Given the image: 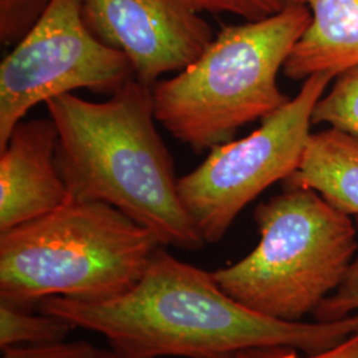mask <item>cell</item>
<instances>
[{
	"label": "cell",
	"instance_id": "d6986e66",
	"mask_svg": "<svg viewBox=\"0 0 358 358\" xmlns=\"http://www.w3.org/2000/svg\"><path fill=\"white\" fill-rule=\"evenodd\" d=\"M96 358H117L112 352H105V350H100V353L97 355Z\"/></svg>",
	"mask_w": 358,
	"mask_h": 358
},
{
	"label": "cell",
	"instance_id": "e0dca14e",
	"mask_svg": "<svg viewBox=\"0 0 358 358\" xmlns=\"http://www.w3.org/2000/svg\"><path fill=\"white\" fill-rule=\"evenodd\" d=\"M100 353L87 341L56 343L47 345L11 346L3 349L1 358H96Z\"/></svg>",
	"mask_w": 358,
	"mask_h": 358
},
{
	"label": "cell",
	"instance_id": "ba28073f",
	"mask_svg": "<svg viewBox=\"0 0 358 358\" xmlns=\"http://www.w3.org/2000/svg\"><path fill=\"white\" fill-rule=\"evenodd\" d=\"M195 0H84L96 38L122 52L134 78L153 87L195 62L214 38Z\"/></svg>",
	"mask_w": 358,
	"mask_h": 358
},
{
	"label": "cell",
	"instance_id": "52a82bcc",
	"mask_svg": "<svg viewBox=\"0 0 358 358\" xmlns=\"http://www.w3.org/2000/svg\"><path fill=\"white\" fill-rule=\"evenodd\" d=\"M84 0H53L0 65V149L38 103L87 90L112 96L134 78L128 57L93 35Z\"/></svg>",
	"mask_w": 358,
	"mask_h": 358
},
{
	"label": "cell",
	"instance_id": "4fadbf2b",
	"mask_svg": "<svg viewBox=\"0 0 358 358\" xmlns=\"http://www.w3.org/2000/svg\"><path fill=\"white\" fill-rule=\"evenodd\" d=\"M312 124L358 137V65L336 76L332 90L322 94L312 115Z\"/></svg>",
	"mask_w": 358,
	"mask_h": 358
},
{
	"label": "cell",
	"instance_id": "9a60e30c",
	"mask_svg": "<svg viewBox=\"0 0 358 358\" xmlns=\"http://www.w3.org/2000/svg\"><path fill=\"white\" fill-rule=\"evenodd\" d=\"M358 229V217H355ZM358 313V251L343 284L313 313L319 322L343 320Z\"/></svg>",
	"mask_w": 358,
	"mask_h": 358
},
{
	"label": "cell",
	"instance_id": "6da1fadb",
	"mask_svg": "<svg viewBox=\"0 0 358 358\" xmlns=\"http://www.w3.org/2000/svg\"><path fill=\"white\" fill-rule=\"evenodd\" d=\"M38 309L73 328L103 334L117 358H236L264 346L315 355L358 332V313L332 322L264 317L226 294L213 272L161 247L127 294L103 303L48 297Z\"/></svg>",
	"mask_w": 358,
	"mask_h": 358
},
{
	"label": "cell",
	"instance_id": "277c9868",
	"mask_svg": "<svg viewBox=\"0 0 358 358\" xmlns=\"http://www.w3.org/2000/svg\"><path fill=\"white\" fill-rule=\"evenodd\" d=\"M310 20L307 4L294 1L267 19L223 27L195 62L152 87L157 121L202 153L273 115L291 100L278 75Z\"/></svg>",
	"mask_w": 358,
	"mask_h": 358
},
{
	"label": "cell",
	"instance_id": "30bf717a",
	"mask_svg": "<svg viewBox=\"0 0 358 358\" xmlns=\"http://www.w3.org/2000/svg\"><path fill=\"white\" fill-rule=\"evenodd\" d=\"M312 20L289 53L282 72L304 81L321 72L334 76L358 65V0H297Z\"/></svg>",
	"mask_w": 358,
	"mask_h": 358
},
{
	"label": "cell",
	"instance_id": "5bb4252c",
	"mask_svg": "<svg viewBox=\"0 0 358 358\" xmlns=\"http://www.w3.org/2000/svg\"><path fill=\"white\" fill-rule=\"evenodd\" d=\"M53 0H0V41L16 45L38 24Z\"/></svg>",
	"mask_w": 358,
	"mask_h": 358
},
{
	"label": "cell",
	"instance_id": "8fae6325",
	"mask_svg": "<svg viewBox=\"0 0 358 358\" xmlns=\"http://www.w3.org/2000/svg\"><path fill=\"white\" fill-rule=\"evenodd\" d=\"M284 186L312 189L337 210L358 217V137L332 128L312 133Z\"/></svg>",
	"mask_w": 358,
	"mask_h": 358
},
{
	"label": "cell",
	"instance_id": "3957f363",
	"mask_svg": "<svg viewBox=\"0 0 358 358\" xmlns=\"http://www.w3.org/2000/svg\"><path fill=\"white\" fill-rule=\"evenodd\" d=\"M161 247L103 202L69 199L0 232V301L31 309L48 297L103 303L129 292Z\"/></svg>",
	"mask_w": 358,
	"mask_h": 358
},
{
	"label": "cell",
	"instance_id": "ac0fdd59",
	"mask_svg": "<svg viewBox=\"0 0 358 358\" xmlns=\"http://www.w3.org/2000/svg\"><path fill=\"white\" fill-rule=\"evenodd\" d=\"M236 358H358V332L349 336L338 345L329 348L315 355H299L291 346H264L247 349Z\"/></svg>",
	"mask_w": 358,
	"mask_h": 358
},
{
	"label": "cell",
	"instance_id": "7a4b0ae2",
	"mask_svg": "<svg viewBox=\"0 0 358 358\" xmlns=\"http://www.w3.org/2000/svg\"><path fill=\"white\" fill-rule=\"evenodd\" d=\"M45 106L59 133L56 164L71 199L115 207L161 245L186 251L205 245L180 202L150 87L133 78L106 101L71 93Z\"/></svg>",
	"mask_w": 358,
	"mask_h": 358
},
{
	"label": "cell",
	"instance_id": "7c38bea8",
	"mask_svg": "<svg viewBox=\"0 0 358 358\" xmlns=\"http://www.w3.org/2000/svg\"><path fill=\"white\" fill-rule=\"evenodd\" d=\"M72 325L62 319L43 313L32 315L29 309L0 301V348L47 345L63 343Z\"/></svg>",
	"mask_w": 358,
	"mask_h": 358
},
{
	"label": "cell",
	"instance_id": "8992f818",
	"mask_svg": "<svg viewBox=\"0 0 358 358\" xmlns=\"http://www.w3.org/2000/svg\"><path fill=\"white\" fill-rule=\"evenodd\" d=\"M333 78L328 72L308 77L260 128L214 146L199 166L178 178L180 202L206 244L220 242L245 206L294 174L312 134L313 109Z\"/></svg>",
	"mask_w": 358,
	"mask_h": 358
},
{
	"label": "cell",
	"instance_id": "2e32d148",
	"mask_svg": "<svg viewBox=\"0 0 358 358\" xmlns=\"http://www.w3.org/2000/svg\"><path fill=\"white\" fill-rule=\"evenodd\" d=\"M297 0H195L202 13H230L244 22L263 20L282 13Z\"/></svg>",
	"mask_w": 358,
	"mask_h": 358
},
{
	"label": "cell",
	"instance_id": "5b68a950",
	"mask_svg": "<svg viewBox=\"0 0 358 358\" xmlns=\"http://www.w3.org/2000/svg\"><path fill=\"white\" fill-rule=\"evenodd\" d=\"M254 219L257 245L213 276L244 307L299 322L345 280L357 255L356 220L319 192L294 186L257 206Z\"/></svg>",
	"mask_w": 358,
	"mask_h": 358
},
{
	"label": "cell",
	"instance_id": "9c48e42d",
	"mask_svg": "<svg viewBox=\"0 0 358 358\" xmlns=\"http://www.w3.org/2000/svg\"><path fill=\"white\" fill-rule=\"evenodd\" d=\"M57 140L51 117L23 120L0 149V232L44 217L71 199L56 164Z\"/></svg>",
	"mask_w": 358,
	"mask_h": 358
}]
</instances>
